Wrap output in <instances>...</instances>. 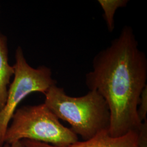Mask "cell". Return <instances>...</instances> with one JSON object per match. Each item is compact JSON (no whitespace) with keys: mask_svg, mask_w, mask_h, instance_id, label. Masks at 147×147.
<instances>
[{"mask_svg":"<svg viewBox=\"0 0 147 147\" xmlns=\"http://www.w3.org/2000/svg\"><path fill=\"white\" fill-rule=\"evenodd\" d=\"M147 59L138 47L133 29L125 26L119 36L96 55L86 84L105 99L110 113L109 133L118 137L142 126L137 108L147 86Z\"/></svg>","mask_w":147,"mask_h":147,"instance_id":"6da1fadb","label":"cell"},{"mask_svg":"<svg viewBox=\"0 0 147 147\" xmlns=\"http://www.w3.org/2000/svg\"><path fill=\"white\" fill-rule=\"evenodd\" d=\"M44 104L58 119L67 121L71 130L88 140L101 132L108 130L110 113L103 97L90 90L84 96L73 97L56 84L45 94Z\"/></svg>","mask_w":147,"mask_h":147,"instance_id":"7a4b0ae2","label":"cell"},{"mask_svg":"<svg viewBox=\"0 0 147 147\" xmlns=\"http://www.w3.org/2000/svg\"><path fill=\"white\" fill-rule=\"evenodd\" d=\"M11 120L5 132V144L29 140L65 147L78 141V135L63 125L44 103L16 109Z\"/></svg>","mask_w":147,"mask_h":147,"instance_id":"3957f363","label":"cell"},{"mask_svg":"<svg viewBox=\"0 0 147 147\" xmlns=\"http://www.w3.org/2000/svg\"><path fill=\"white\" fill-rule=\"evenodd\" d=\"M16 58L14 80L8 90L5 105L0 111V147L4 146L5 132L21 101L32 92H39L45 94L51 86L57 84L52 78V72L49 68L45 66L36 69L31 67L27 62L20 47L16 50Z\"/></svg>","mask_w":147,"mask_h":147,"instance_id":"277c9868","label":"cell"},{"mask_svg":"<svg viewBox=\"0 0 147 147\" xmlns=\"http://www.w3.org/2000/svg\"><path fill=\"white\" fill-rule=\"evenodd\" d=\"M138 132L130 131L122 136L113 137L108 130H105L89 140L78 141L65 147H56L29 140H22L21 142L25 147H139Z\"/></svg>","mask_w":147,"mask_h":147,"instance_id":"5b68a950","label":"cell"},{"mask_svg":"<svg viewBox=\"0 0 147 147\" xmlns=\"http://www.w3.org/2000/svg\"><path fill=\"white\" fill-rule=\"evenodd\" d=\"M14 72V66L11 67L8 63L7 38L0 33V111L5 105L7 87Z\"/></svg>","mask_w":147,"mask_h":147,"instance_id":"8992f818","label":"cell"},{"mask_svg":"<svg viewBox=\"0 0 147 147\" xmlns=\"http://www.w3.org/2000/svg\"><path fill=\"white\" fill-rule=\"evenodd\" d=\"M98 3L104 11V15L107 29L112 32L115 29V14L120 8L126 7L128 0H98Z\"/></svg>","mask_w":147,"mask_h":147,"instance_id":"52a82bcc","label":"cell"},{"mask_svg":"<svg viewBox=\"0 0 147 147\" xmlns=\"http://www.w3.org/2000/svg\"><path fill=\"white\" fill-rule=\"evenodd\" d=\"M137 113L141 121L147 120V85L143 89L137 108Z\"/></svg>","mask_w":147,"mask_h":147,"instance_id":"ba28073f","label":"cell"},{"mask_svg":"<svg viewBox=\"0 0 147 147\" xmlns=\"http://www.w3.org/2000/svg\"><path fill=\"white\" fill-rule=\"evenodd\" d=\"M3 147H25L21 141L13 143L10 144H5Z\"/></svg>","mask_w":147,"mask_h":147,"instance_id":"9c48e42d","label":"cell"}]
</instances>
